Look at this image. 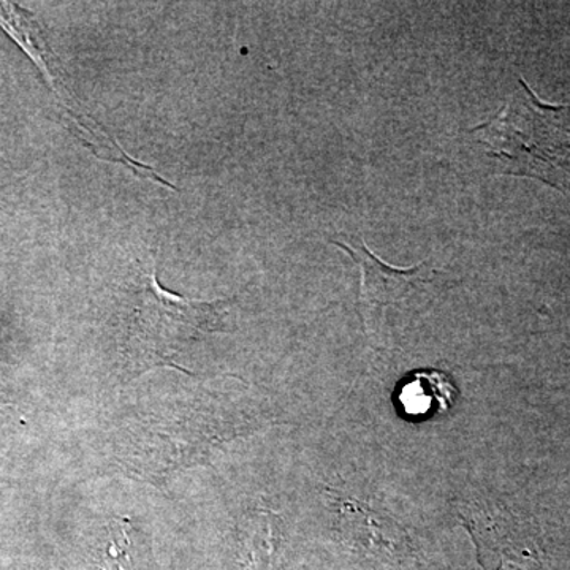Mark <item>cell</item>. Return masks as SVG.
<instances>
[{
	"mask_svg": "<svg viewBox=\"0 0 570 570\" xmlns=\"http://www.w3.org/2000/svg\"><path fill=\"white\" fill-rule=\"evenodd\" d=\"M509 174L570 189V107H549L521 85L513 102L474 130Z\"/></svg>",
	"mask_w": 570,
	"mask_h": 570,
	"instance_id": "1",
	"label": "cell"
},
{
	"mask_svg": "<svg viewBox=\"0 0 570 570\" xmlns=\"http://www.w3.org/2000/svg\"><path fill=\"white\" fill-rule=\"evenodd\" d=\"M396 407L411 422H425L455 406L459 389L444 371H412L396 387Z\"/></svg>",
	"mask_w": 570,
	"mask_h": 570,
	"instance_id": "5",
	"label": "cell"
},
{
	"mask_svg": "<svg viewBox=\"0 0 570 570\" xmlns=\"http://www.w3.org/2000/svg\"><path fill=\"white\" fill-rule=\"evenodd\" d=\"M324 493L335 509L336 530L343 542L352 549L365 550L366 553L377 557H397L406 553L409 538L406 531L395 520L379 515L370 505L343 497L330 487H325Z\"/></svg>",
	"mask_w": 570,
	"mask_h": 570,
	"instance_id": "4",
	"label": "cell"
},
{
	"mask_svg": "<svg viewBox=\"0 0 570 570\" xmlns=\"http://www.w3.org/2000/svg\"><path fill=\"white\" fill-rule=\"evenodd\" d=\"M335 245L343 247L358 264L360 272H362L358 309L365 324L370 322L376 311L395 305L400 299L406 298L419 284L431 283L436 273L428 264H420L412 268H395V266L385 265L370 249H366L362 242L355 246L337 242Z\"/></svg>",
	"mask_w": 570,
	"mask_h": 570,
	"instance_id": "3",
	"label": "cell"
},
{
	"mask_svg": "<svg viewBox=\"0 0 570 570\" xmlns=\"http://www.w3.org/2000/svg\"><path fill=\"white\" fill-rule=\"evenodd\" d=\"M129 530L130 521L126 519H115L108 524L102 551L105 570H134Z\"/></svg>",
	"mask_w": 570,
	"mask_h": 570,
	"instance_id": "7",
	"label": "cell"
},
{
	"mask_svg": "<svg viewBox=\"0 0 570 570\" xmlns=\"http://www.w3.org/2000/svg\"><path fill=\"white\" fill-rule=\"evenodd\" d=\"M138 287L124 344L127 370L132 373L170 365L195 337L223 330L228 303L194 302L165 291L157 283L153 254L140 266Z\"/></svg>",
	"mask_w": 570,
	"mask_h": 570,
	"instance_id": "2",
	"label": "cell"
},
{
	"mask_svg": "<svg viewBox=\"0 0 570 570\" xmlns=\"http://www.w3.org/2000/svg\"><path fill=\"white\" fill-rule=\"evenodd\" d=\"M283 519L268 509L246 512L238 523V547L249 570H272L281 540Z\"/></svg>",
	"mask_w": 570,
	"mask_h": 570,
	"instance_id": "6",
	"label": "cell"
}]
</instances>
